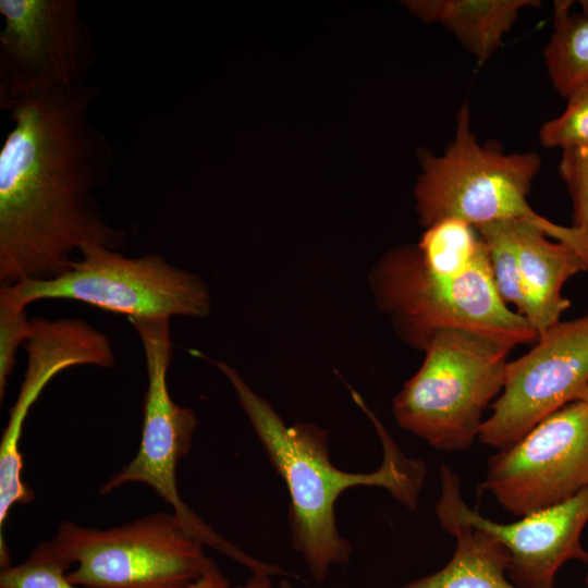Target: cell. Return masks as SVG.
<instances>
[{
  "mask_svg": "<svg viewBox=\"0 0 588 588\" xmlns=\"http://www.w3.org/2000/svg\"><path fill=\"white\" fill-rule=\"evenodd\" d=\"M0 108L87 84L97 53L76 0H0Z\"/></svg>",
  "mask_w": 588,
  "mask_h": 588,
  "instance_id": "9",
  "label": "cell"
},
{
  "mask_svg": "<svg viewBox=\"0 0 588 588\" xmlns=\"http://www.w3.org/2000/svg\"><path fill=\"white\" fill-rule=\"evenodd\" d=\"M470 126L469 106L464 102L445 152H421L422 172L415 187L420 224L427 228L456 219L479 226L500 220H527L588 260L587 236L546 219L527 200L541 168L540 156L535 151L504 154L482 146Z\"/></svg>",
  "mask_w": 588,
  "mask_h": 588,
  "instance_id": "4",
  "label": "cell"
},
{
  "mask_svg": "<svg viewBox=\"0 0 588 588\" xmlns=\"http://www.w3.org/2000/svg\"><path fill=\"white\" fill-rule=\"evenodd\" d=\"M571 8L572 1H554L553 32L543 50L548 75L565 98L588 79V16Z\"/></svg>",
  "mask_w": 588,
  "mask_h": 588,
  "instance_id": "16",
  "label": "cell"
},
{
  "mask_svg": "<svg viewBox=\"0 0 588 588\" xmlns=\"http://www.w3.org/2000/svg\"><path fill=\"white\" fill-rule=\"evenodd\" d=\"M83 588H189L218 567L174 512L151 513L107 529L62 522L51 540Z\"/></svg>",
  "mask_w": 588,
  "mask_h": 588,
  "instance_id": "6",
  "label": "cell"
},
{
  "mask_svg": "<svg viewBox=\"0 0 588 588\" xmlns=\"http://www.w3.org/2000/svg\"><path fill=\"white\" fill-rule=\"evenodd\" d=\"M440 470L449 480L461 516L493 535L507 549V576L516 586L553 588L555 575L566 562L588 561L581 546V532L588 523V487L560 504L501 524L469 509L461 494L460 477L445 465Z\"/></svg>",
  "mask_w": 588,
  "mask_h": 588,
  "instance_id": "12",
  "label": "cell"
},
{
  "mask_svg": "<svg viewBox=\"0 0 588 588\" xmlns=\"http://www.w3.org/2000/svg\"><path fill=\"white\" fill-rule=\"evenodd\" d=\"M586 564L588 565V561L586 562ZM585 583H586V587L588 588V569H587Z\"/></svg>",
  "mask_w": 588,
  "mask_h": 588,
  "instance_id": "25",
  "label": "cell"
},
{
  "mask_svg": "<svg viewBox=\"0 0 588 588\" xmlns=\"http://www.w3.org/2000/svg\"><path fill=\"white\" fill-rule=\"evenodd\" d=\"M513 347L474 330L438 332L417 372L394 396L397 425L445 452L468 450L502 391Z\"/></svg>",
  "mask_w": 588,
  "mask_h": 588,
  "instance_id": "5",
  "label": "cell"
},
{
  "mask_svg": "<svg viewBox=\"0 0 588 588\" xmlns=\"http://www.w3.org/2000/svg\"><path fill=\"white\" fill-rule=\"evenodd\" d=\"M189 588H231V584L219 567H216L206 573Z\"/></svg>",
  "mask_w": 588,
  "mask_h": 588,
  "instance_id": "22",
  "label": "cell"
},
{
  "mask_svg": "<svg viewBox=\"0 0 588 588\" xmlns=\"http://www.w3.org/2000/svg\"><path fill=\"white\" fill-rule=\"evenodd\" d=\"M537 0H420L408 1L412 13L448 28L480 63L503 44L523 9L539 7Z\"/></svg>",
  "mask_w": 588,
  "mask_h": 588,
  "instance_id": "15",
  "label": "cell"
},
{
  "mask_svg": "<svg viewBox=\"0 0 588 588\" xmlns=\"http://www.w3.org/2000/svg\"><path fill=\"white\" fill-rule=\"evenodd\" d=\"M578 401H583V402H585V403L588 405V385L585 388V390H584L583 393L580 394Z\"/></svg>",
  "mask_w": 588,
  "mask_h": 588,
  "instance_id": "24",
  "label": "cell"
},
{
  "mask_svg": "<svg viewBox=\"0 0 588 588\" xmlns=\"http://www.w3.org/2000/svg\"><path fill=\"white\" fill-rule=\"evenodd\" d=\"M520 281L523 317L537 335L560 321L571 302L562 295L565 282L588 272V260L574 247L551 238L527 220H512Z\"/></svg>",
  "mask_w": 588,
  "mask_h": 588,
  "instance_id": "13",
  "label": "cell"
},
{
  "mask_svg": "<svg viewBox=\"0 0 588 588\" xmlns=\"http://www.w3.org/2000/svg\"><path fill=\"white\" fill-rule=\"evenodd\" d=\"M440 482L434 510L441 527L455 538L453 555L441 569L399 588H520L507 576L510 553L504 544L461 516L441 470Z\"/></svg>",
  "mask_w": 588,
  "mask_h": 588,
  "instance_id": "14",
  "label": "cell"
},
{
  "mask_svg": "<svg viewBox=\"0 0 588 588\" xmlns=\"http://www.w3.org/2000/svg\"><path fill=\"white\" fill-rule=\"evenodd\" d=\"M559 173L572 200V225L588 237V146L562 150Z\"/></svg>",
  "mask_w": 588,
  "mask_h": 588,
  "instance_id": "21",
  "label": "cell"
},
{
  "mask_svg": "<svg viewBox=\"0 0 588 588\" xmlns=\"http://www.w3.org/2000/svg\"><path fill=\"white\" fill-rule=\"evenodd\" d=\"M370 285L399 338L415 350L425 351L438 332L451 328L481 332L513 348L538 339L500 297L487 249L457 273L430 268L417 245L391 249L373 266Z\"/></svg>",
  "mask_w": 588,
  "mask_h": 588,
  "instance_id": "3",
  "label": "cell"
},
{
  "mask_svg": "<svg viewBox=\"0 0 588 588\" xmlns=\"http://www.w3.org/2000/svg\"><path fill=\"white\" fill-rule=\"evenodd\" d=\"M8 286L24 306L73 299L128 319L205 318L211 311L209 290L198 275L158 254L127 257L101 245L83 250L57 277L23 279Z\"/></svg>",
  "mask_w": 588,
  "mask_h": 588,
  "instance_id": "8",
  "label": "cell"
},
{
  "mask_svg": "<svg viewBox=\"0 0 588 588\" xmlns=\"http://www.w3.org/2000/svg\"><path fill=\"white\" fill-rule=\"evenodd\" d=\"M207 359L233 387L270 463L287 488L292 546L316 580H324L332 566H344L351 560L352 544L340 534L335 516L336 501L344 491L357 486L379 487L407 509L418 507L427 471L424 462L403 454L360 396L354 401L373 422L383 458L373 471L348 473L331 462L326 429L310 422L289 426L233 367Z\"/></svg>",
  "mask_w": 588,
  "mask_h": 588,
  "instance_id": "2",
  "label": "cell"
},
{
  "mask_svg": "<svg viewBox=\"0 0 588 588\" xmlns=\"http://www.w3.org/2000/svg\"><path fill=\"white\" fill-rule=\"evenodd\" d=\"M588 385V313L559 321L525 355L509 362L501 393L478 440L505 450L544 418L578 401Z\"/></svg>",
  "mask_w": 588,
  "mask_h": 588,
  "instance_id": "11",
  "label": "cell"
},
{
  "mask_svg": "<svg viewBox=\"0 0 588 588\" xmlns=\"http://www.w3.org/2000/svg\"><path fill=\"white\" fill-rule=\"evenodd\" d=\"M100 90L83 84L17 102L0 149V281L52 278L74 253L118 249L126 232L103 218L94 192L114 154L89 113Z\"/></svg>",
  "mask_w": 588,
  "mask_h": 588,
  "instance_id": "1",
  "label": "cell"
},
{
  "mask_svg": "<svg viewBox=\"0 0 588 588\" xmlns=\"http://www.w3.org/2000/svg\"><path fill=\"white\" fill-rule=\"evenodd\" d=\"M564 111L543 123L539 130L541 145L548 148L588 146V79L567 96Z\"/></svg>",
  "mask_w": 588,
  "mask_h": 588,
  "instance_id": "19",
  "label": "cell"
},
{
  "mask_svg": "<svg viewBox=\"0 0 588 588\" xmlns=\"http://www.w3.org/2000/svg\"><path fill=\"white\" fill-rule=\"evenodd\" d=\"M588 487V405L574 401L493 454L480 492L514 516L560 504Z\"/></svg>",
  "mask_w": 588,
  "mask_h": 588,
  "instance_id": "10",
  "label": "cell"
},
{
  "mask_svg": "<svg viewBox=\"0 0 588 588\" xmlns=\"http://www.w3.org/2000/svg\"><path fill=\"white\" fill-rule=\"evenodd\" d=\"M232 588H272L271 576L260 573H252L250 577L245 583L236 585Z\"/></svg>",
  "mask_w": 588,
  "mask_h": 588,
  "instance_id": "23",
  "label": "cell"
},
{
  "mask_svg": "<svg viewBox=\"0 0 588 588\" xmlns=\"http://www.w3.org/2000/svg\"><path fill=\"white\" fill-rule=\"evenodd\" d=\"M33 333V322L26 315V306L11 293L8 285L0 286V401L5 395L9 377L15 364L21 344Z\"/></svg>",
  "mask_w": 588,
  "mask_h": 588,
  "instance_id": "20",
  "label": "cell"
},
{
  "mask_svg": "<svg viewBox=\"0 0 588 588\" xmlns=\"http://www.w3.org/2000/svg\"><path fill=\"white\" fill-rule=\"evenodd\" d=\"M475 228L486 246L492 279L500 297L523 316L525 295L512 220L493 221Z\"/></svg>",
  "mask_w": 588,
  "mask_h": 588,
  "instance_id": "17",
  "label": "cell"
},
{
  "mask_svg": "<svg viewBox=\"0 0 588 588\" xmlns=\"http://www.w3.org/2000/svg\"><path fill=\"white\" fill-rule=\"evenodd\" d=\"M72 566L51 540L42 541L25 561L1 569L0 588H78L66 577Z\"/></svg>",
  "mask_w": 588,
  "mask_h": 588,
  "instance_id": "18",
  "label": "cell"
},
{
  "mask_svg": "<svg viewBox=\"0 0 588 588\" xmlns=\"http://www.w3.org/2000/svg\"><path fill=\"white\" fill-rule=\"evenodd\" d=\"M137 332L148 377L143 404L140 442L135 456L100 487L106 495L131 482L151 488L172 506L186 530L204 546L260 572L265 562L256 559L221 536L200 518L181 498L176 482L180 461L188 453L198 420L195 412L176 404L169 392L167 376L172 357L169 318L128 319Z\"/></svg>",
  "mask_w": 588,
  "mask_h": 588,
  "instance_id": "7",
  "label": "cell"
}]
</instances>
